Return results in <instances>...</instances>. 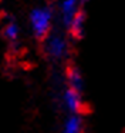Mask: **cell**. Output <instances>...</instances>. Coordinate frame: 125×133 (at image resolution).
<instances>
[{
    "label": "cell",
    "instance_id": "6da1fadb",
    "mask_svg": "<svg viewBox=\"0 0 125 133\" xmlns=\"http://www.w3.org/2000/svg\"><path fill=\"white\" fill-rule=\"evenodd\" d=\"M30 26L37 40L47 39L51 30V20H53V9L50 6L34 7L30 12Z\"/></svg>",
    "mask_w": 125,
    "mask_h": 133
},
{
    "label": "cell",
    "instance_id": "7a4b0ae2",
    "mask_svg": "<svg viewBox=\"0 0 125 133\" xmlns=\"http://www.w3.org/2000/svg\"><path fill=\"white\" fill-rule=\"evenodd\" d=\"M48 56L54 60H61L68 50V42L62 35L54 33V35L48 36L47 39V46H45Z\"/></svg>",
    "mask_w": 125,
    "mask_h": 133
},
{
    "label": "cell",
    "instance_id": "3957f363",
    "mask_svg": "<svg viewBox=\"0 0 125 133\" xmlns=\"http://www.w3.org/2000/svg\"><path fill=\"white\" fill-rule=\"evenodd\" d=\"M64 104L65 107H67V110L70 113H77V115H80V113L82 112V100H81V93L75 92L74 89H71V87H68V89H65L64 92Z\"/></svg>",
    "mask_w": 125,
    "mask_h": 133
},
{
    "label": "cell",
    "instance_id": "277c9868",
    "mask_svg": "<svg viewBox=\"0 0 125 133\" xmlns=\"http://www.w3.org/2000/svg\"><path fill=\"white\" fill-rule=\"evenodd\" d=\"M77 10H78V0H62L61 2L60 13H61V23L65 29H68Z\"/></svg>",
    "mask_w": 125,
    "mask_h": 133
},
{
    "label": "cell",
    "instance_id": "5b68a950",
    "mask_svg": "<svg viewBox=\"0 0 125 133\" xmlns=\"http://www.w3.org/2000/svg\"><path fill=\"white\" fill-rule=\"evenodd\" d=\"M85 20H87V16L85 12L81 9L77 10V13L74 15L73 20H71L70 26H68V32L71 33V36L75 39H81L84 35V27H85Z\"/></svg>",
    "mask_w": 125,
    "mask_h": 133
},
{
    "label": "cell",
    "instance_id": "8992f818",
    "mask_svg": "<svg viewBox=\"0 0 125 133\" xmlns=\"http://www.w3.org/2000/svg\"><path fill=\"white\" fill-rule=\"evenodd\" d=\"M67 82H68V87L74 89L78 93H82V89H84V83L82 82L84 80H82V76L77 67L70 66L67 69Z\"/></svg>",
    "mask_w": 125,
    "mask_h": 133
},
{
    "label": "cell",
    "instance_id": "52a82bcc",
    "mask_svg": "<svg viewBox=\"0 0 125 133\" xmlns=\"http://www.w3.org/2000/svg\"><path fill=\"white\" fill-rule=\"evenodd\" d=\"M82 132V120L81 116L77 113H71L64 122L62 133H81Z\"/></svg>",
    "mask_w": 125,
    "mask_h": 133
},
{
    "label": "cell",
    "instance_id": "ba28073f",
    "mask_svg": "<svg viewBox=\"0 0 125 133\" xmlns=\"http://www.w3.org/2000/svg\"><path fill=\"white\" fill-rule=\"evenodd\" d=\"M19 33H20V29L14 22L7 23L4 27V30H3V35H4V37L7 39L9 42H16L17 39H19Z\"/></svg>",
    "mask_w": 125,
    "mask_h": 133
}]
</instances>
